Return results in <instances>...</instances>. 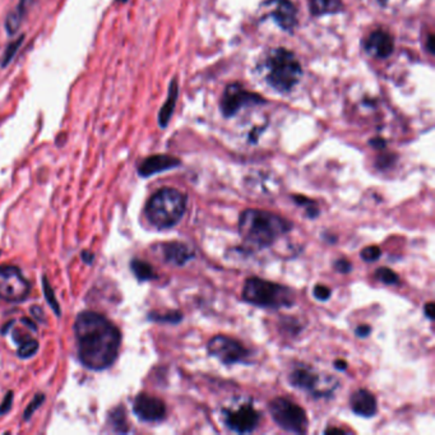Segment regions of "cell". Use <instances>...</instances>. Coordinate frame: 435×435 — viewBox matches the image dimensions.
Listing matches in <instances>:
<instances>
[{
  "label": "cell",
  "mask_w": 435,
  "mask_h": 435,
  "mask_svg": "<svg viewBox=\"0 0 435 435\" xmlns=\"http://www.w3.org/2000/svg\"><path fill=\"white\" fill-rule=\"evenodd\" d=\"M78 357L86 368L103 370L118 356L121 334L108 318L95 311H83L74 323Z\"/></svg>",
  "instance_id": "cell-1"
},
{
  "label": "cell",
  "mask_w": 435,
  "mask_h": 435,
  "mask_svg": "<svg viewBox=\"0 0 435 435\" xmlns=\"http://www.w3.org/2000/svg\"><path fill=\"white\" fill-rule=\"evenodd\" d=\"M291 229L286 219L262 209H246L239 219V234L249 251L270 248Z\"/></svg>",
  "instance_id": "cell-2"
},
{
  "label": "cell",
  "mask_w": 435,
  "mask_h": 435,
  "mask_svg": "<svg viewBox=\"0 0 435 435\" xmlns=\"http://www.w3.org/2000/svg\"><path fill=\"white\" fill-rule=\"evenodd\" d=\"M186 209V196L174 188L156 192L146 206V216L156 229L174 228L183 219Z\"/></svg>",
  "instance_id": "cell-3"
},
{
  "label": "cell",
  "mask_w": 435,
  "mask_h": 435,
  "mask_svg": "<svg viewBox=\"0 0 435 435\" xmlns=\"http://www.w3.org/2000/svg\"><path fill=\"white\" fill-rule=\"evenodd\" d=\"M243 299L251 305L271 309L290 308L295 302V295L291 288L259 277H251L245 281Z\"/></svg>",
  "instance_id": "cell-4"
},
{
  "label": "cell",
  "mask_w": 435,
  "mask_h": 435,
  "mask_svg": "<svg viewBox=\"0 0 435 435\" xmlns=\"http://www.w3.org/2000/svg\"><path fill=\"white\" fill-rule=\"evenodd\" d=\"M267 80L273 89L288 92L295 87L302 78V67L295 55L286 49H276L267 59Z\"/></svg>",
  "instance_id": "cell-5"
},
{
  "label": "cell",
  "mask_w": 435,
  "mask_h": 435,
  "mask_svg": "<svg viewBox=\"0 0 435 435\" xmlns=\"http://www.w3.org/2000/svg\"><path fill=\"white\" fill-rule=\"evenodd\" d=\"M268 410L273 421L288 433L304 434L308 430V416L305 410L294 402L277 397L270 402Z\"/></svg>",
  "instance_id": "cell-6"
},
{
  "label": "cell",
  "mask_w": 435,
  "mask_h": 435,
  "mask_svg": "<svg viewBox=\"0 0 435 435\" xmlns=\"http://www.w3.org/2000/svg\"><path fill=\"white\" fill-rule=\"evenodd\" d=\"M30 288L29 281L18 267H0V299L9 302H22L30 294Z\"/></svg>",
  "instance_id": "cell-7"
},
{
  "label": "cell",
  "mask_w": 435,
  "mask_h": 435,
  "mask_svg": "<svg viewBox=\"0 0 435 435\" xmlns=\"http://www.w3.org/2000/svg\"><path fill=\"white\" fill-rule=\"evenodd\" d=\"M207 350L208 354L225 365L244 362L251 355L249 350H246L239 341L223 334H217L209 339Z\"/></svg>",
  "instance_id": "cell-8"
},
{
  "label": "cell",
  "mask_w": 435,
  "mask_h": 435,
  "mask_svg": "<svg viewBox=\"0 0 435 435\" xmlns=\"http://www.w3.org/2000/svg\"><path fill=\"white\" fill-rule=\"evenodd\" d=\"M222 413L225 425L237 434H249L254 432L260 421V413L251 404H243L233 408H225Z\"/></svg>",
  "instance_id": "cell-9"
},
{
  "label": "cell",
  "mask_w": 435,
  "mask_h": 435,
  "mask_svg": "<svg viewBox=\"0 0 435 435\" xmlns=\"http://www.w3.org/2000/svg\"><path fill=\"white\" fill-rule=\"evenodd\" d=\"M263 103V98L256 95V94H251L243 89V86L240 84H231L228 87V89L225 91V95L222 97L221 100V110L222 114L229 118V117H234L237 111L240 110L244 106L246 105H254V103Z\"/></svg>",
  "instance_id": "cell-10"
},
{
  "label": "cell",
  "mask_w": 435,
  "mask_h": 435,
  "mask_svg": "<svg viewBox=\"0 0 435 435\" xmlns=\"http://www.w3.org/2000/svg\"><path fill=\"white\" fill-rule=\"evenodd\" d=\"M133 411L137 418L146 422H158L166 416V406L163 399L140 393L134 399Z\"/></svg>",
  "instance_id": "cell-11"
},
{
  "label": "cell",
  "mask_w": 435,
  "mask_h": 435,
  "mask_svg": "<svg viewBox=\"0 0 435 435\" xmlns=\"http://www.w3.org/2000/svg\"><path fill=\"white\" fill-rule=\"evenodd\" d=\"M288 381L293 387L310 392L316 397H323L327 395L320 388L322 378L318 376L317 373L309 367L302 365V367L294 369L288 376Z\"/></svg>",
  "instance_id": "cell-12"
},
{
  "label": "cell",
  "mask_w": 435,
  "mask_h": 435,
  "mask_svg": "<svg viewBox=\"0 0 435 435\" xmlns=\"http://www.w3.org/2000/svg\"><path fill=\"white\" fill-rule=\"evenodd\" d=\"M180 160L169 155H155L149 156L143 163H140L138 168V174L142 177H148L168 171V170L175 169L180 166Z\"/></svg>",
  "instance_id": "cell-13"
},
{
  "label": "cell",
  "mask_w": 435,
  "mask_h": 435,
  "mask_svg": "<svg viewBox=\"0 0 435 435\" xmlns=\"http://www.w3.org/2000/svg\"><path fill=\"white\" fill-rule=\"evenodd\" d=\"M350 405L355 415L362 418H373L378 410L376 396L368 390H357L350 397Z\"/></svg>",
  "instance_id": "cell-14"
},
{
  "label": "cell",
  "mask_w": 435,
  "mask_h": 435,
  "mask_svg": "<svg viewBox=\"0 0 435 435\" xmlns=\"http://www.w3.org/2000/svg\"><path fill=\"white\" fill-rule=\"evenodd\" d=\"M163 259L175 266H184L194 258V251L184 243L169 242L161 245Z\"/></svg>",
  "instance_id": "cell-15"
},
{
  "label": "cell",
  "mask_w": 435,
  "mask_h": 435,
  "mask_svg": "<svg viewBox=\"0 0 435 435\" xmlns=\"http://www.w3.org/2000/svg\"><path fill=\"white\" fill-rule=\"evenodd\" d=\"M273 1L272 15L274 21L280 24L283 30H294L296 26V9L294 4L288 0H271Z\"/></svg>",
  "instance_id": "cell-16"
},
{
  "label": "cell",
  "mask_w": 435,
  "mask_h": 435,
  "mask_svg": "<svg viewBox=\"0 0 435 435\" xmlns=\"http://www.w3.org/2000/svg\"><path fill=\"white\" fill-rule=\"evenodd\" d=\"M393 47L392 37L384 31L373 32L367 41V50L376 58H388L393 52Z\"/></svg>",
  "instance_id": "cell-17"
},
{
  "label": "cell",
  "mask_w": 435,
  "mask_h": 435,
  "mask_svg": "<svg viewBox=\"0 0 435 435\" xmlns=\"http://www.w3.org/2000/svg\"><path fill=\"white\" fill-rule=\"evenodd\" d=\"M177 96H179V87L175 80L170 83L169 96L166 103L163 106V109L160 110L158 114V124L161 128H165L169 124L170 119L172 117V112L175 110V105H177Z\"/></svg>",
  "instance_id": "cell-18"
},
{
  "label": "cell",
  "mask_w": 435,
  "mask_h": 435,
  "mask_svg": "<svg viewBox=\"0 0 435 435\" xmlns=\"http://www.w3.org/2000/svg\"><path fill=\"white\" fill-rule=\"evenodd\" d=\"M341 0H311L310 10L311 15H323L328 13H337L341 10Z\"/></svg>",
  "instance_id": "cell-19"
},
{
  "label": "cell",
  "mask_w": 435,
  "mask_h": 435,
  "mask_svg": "<svg viewBox=\"0 0 435 435\" xmlns=\"http://www.w3.org/2000/svg\"><path fill=\"white\" fill-rule=\"evenodd\" d=\"M131 268L133 271L134 276L142 281H151L157 279V274H156L154 267L151 266L149 263H147L146 260H142V259H133L132 263H131Z\"/></svg>",
  "instance_id": "cell-20"
},
{
  "label": "cell",
  "mask_w": 435,
  "mask_h": 435,
  "mask_svg": "<svg viewBox=\"0 0 435 435\" xmlns=\"http://www.w3.org/2000/svg\"><path fill=\"white\" fill-rule=\"evenodd\" d=\"M293 200H294V202H295L297 206L304 207V208H305V214H307V217L310 219V220L317 219L319 214H320L319 207H318V203L316 200H309V198H307V197H304V196H294Z\"/></svg>",
  "instance_id": "cell-21"
},
{
  "label": "cell",
  "mask_w": 435,
  "mask_h": 435,
  "mask_svg": "<svg viewBox=\"0 0 435 435\" xmlns=\"http://www.w3.org/2000/svg\"><path fill=\"white\" fill-rule=\"evenodd\" d=\"M149 319L151 320H154V322H158V323H171V325H177L179 322H182L183 320V314H182V311H177V310H174V311H168V313H156V311H152L151 314H149Z\"/></svg>",
  "instance_id": "cell-22"
},
{
  "label": "cell",
  "mask_w": 435,
  "mask_h": 435,
  "mask_svg": "<svg viewBox=\"0 0 435 435\" xmlns=\"http://www.w3.org/2000/svg\"><path fill=\"white\" fill-rule=\"evenodd\" d=\"M111 424L115 432L126 433L128 432V422H126V410L123 407H118L110 415Z\"/></svg>",
  "instance_id": "cell-23"
},
{
  "label": "cell",
  "mask_w": 435,
  "mask_h": 435,
  "mask_svg": "<svg viewBox=\"0 0 435 435\" xmlns=\"http://www.w3.org/2000/svg\"><path fill=\"white\" fill-rule=\"evenodd\" d=\"M376 279L385 285H397L399 282V274L387 267H381L376 270Z\"/></svg>",
  "instance_id": "cell-24"
},
{
  "label": "cell",
  "mask_w": 435,
  "mask_h": 435,
  "mask_svg": "<svg viewBox=\"0 0 435 435\" xmlns=\"http://www.w3.org/2000/svg\"><path fill=\"white\" fill-rule=\"evenodd\" d=\"M37 350H38V344H37L36 339H26V341H23L22 344H20L18 356L21 359H29L31 356L36 354Z\"/></svg>",
  "instance_id": "cell-25"
},
{
  "label": "cell",
  "mask_w": 435,
  "mask_h": 435,
  "mask_svg": "<svg viewBox=\"0 0 435 435\" xmlns=\"http://www.w3.org/2000/svg\"><path fill=\"white\" fill-rule=\"evenodd\" d=\"M23 38H24V36H21L17 41L12 43V44L8 46L7 50H6L4 55H3V58L0 60V66H1V67H7L8 64L15 58V52H18L20 46L22 44Z\"/></svg>",
  "instance_id": "cell-26"
},
{
  "label": "cell",
  "mask_w": 435,
  "mask_h": 435,
  "mask_svg": "<svg viewBox=\"0 0 435 435\" xmlns=\"http://www.w3.org/2000/svg\"><path fill=\"white\" fill-rule=\"evenodd\" d=\"M43 285H44V294L45 297H46V300L49 302V305L52 307V309L55 311V314H57V316H60L59 304H58V300H57L55 294H54V290H52V286L49 285V282L46 280V277L43 279Z\"/></svg>",
  "instance_id": "cell-27"
},
{
  "label": "cell",
  "mask_w": 435,
  "mask_h": 435,
  "mask_svg": "<svg viewBox=\"0 0 435 435\" xmlns=\"http://www.w3.org/2000/svg\"><path fill=\"white\" fill-rule=\"evenodd\" d=\"M360 257H362V260H365L368 263H373L382 257V251L378 245H370V246H367L362 249Z\"/></svg>",
  "instance_id": "cell-28"
},
{
  "label": "cell",
  "mask_w": 435,
  "mask_h": 435,
  "mask_svg": "<svg viewBox=\"0 0 435 435\" xmlns=\"http://www.w3.org/2000/svg\"><path fill=\"white\" fill-rule=\"evenodd\" d=\"M21 22H22V17L18 15L17 12L9 13V15L7 17V21H6V29H7L8 34H9V35L15 34V32L18 31V29H20Z\"/></svg>",
  "instance_id": "cell-29"
},
{
  "label": "cell",
  "mask_w": 435,
  "mask_h": 435,
  "mask_svg": "<svg viewBox=\"0 0 435 435\" xmlns=\"http://www.w3.org/2000/svg\"><path fill=\"white\" fill-rule=\"evenodd\" d=\"M44 395H43V393H37L34 401L31 402L30 406H29V407L26 408V411H24V420H29L31 416L34 415V413L36 411L37 408L44 404Z\"/></svg>",
  "instance_id": "cell-30"
},
{
  "label": "cell",
  "mask_w": 435,
  "mask_h": 435,
  "mask_svg": "<svg viewBox=\"0 0 435 435\" xmlns=\"http://www.w3.org/2000/svg\"><path fill=\"white\" fill-rule=\"evenodd\" d=\"M313 295L319 302H327L332 295V291L325 285H316V288L313 290Z\"/></svg>",
  "instance_id": "cell-31"
},
{
  "label": "cell",
  "mask_w": 435,
  "mask_h": 435,
  "mask_svg": "<svg viewBox=\"0 0 435 435\" xmlns=\"http://www.w3.org/2000/svg\"><path fill=\"white\" fill-rule=\"evenodd\" d=\"M334 270L339 273H345V274H347V273H350L353 271V265H351L347 259H337V260L334 262Z\"/></svg>",
  "instance_id": "cell-32"
},
{
  "label": "cell",
  "mask_w": 435,
  "mask_h": 435,
  "mask_svg": "<svg viewBox=\"0 0 435 435\" xmlns=\"http://www.w3.org/2000/svg\"><path fill=\"white\" fill-rule=\"evenodd\" d=\"M35 1H36V0H21L20 4H18V7L15 8V12H17V13L23 18L24 15L29 12V9L35 4Z\"/></svg>",
  "instance_id": "cell-33"
},
{
  "label": "cell",
  "mask_w": 435,
  "mask_h": 435,
  "mask_svg": "<svg viewBox=\"0 0 435 435\" xmlns=\"http://www.w3.org/2000/svg\"><path fill=\"white\" fill-rule=\"evenodd\" d=\"M12 402H13V392H8L6 399H3L0 405V415L7 413L12 408Z\"/></svg>",
  "instance_id": "cell-34"
},
{
  "label": "cell",
  "mask_w": 435,
  "mask_h": 435,
  "mask_svg": "<svg viewBox=\"0 0 435 435\" xmlns=\"http://www.w3.org/2000/svg\"><path fill=\"white\" fill-rule=\"evenodd\" d=\"M370 333H371V327L368 325H359V327L356 328V331H355V334H356L357 337H360V339L368 337V336H370Z\"/></svg>",
  "instance_id": "cell-35"
},
{
  "label": "cell",
  "mask_w": 435,
  "mask_h": 435,
  "mask_svg": "<svg viewBox=\"0 0 435 435\" xmlns=\"http://www.w3.org/2000/svg\"><path fill=\"white\" fill-rule=\"evenodd\" d=\"M424 313H425V316L430 320H433L434 319V313H435V305L434 302H428L425 307H424Z\"/></svg>",
  "instance_id": "cell-36"
},
{
  "label": "cell",
  "mask_w": 435,
  "mask_h": 435,
  "mask_svg": "<svg viewBox=\"0 0 435 435\" xmlns=\"http://www.w3.org/2000/svg\"><path fill=\"white\" fill-rule=\"evenodd\" d=\"M22 322H23V325L30 328L31 331H34V332H36L37 327H36V325L34 323V320H31V319H29V318H23Z\"/></svg>",
  "instance_id": "cell-37"
},
{
  "label": "cell",
  "mask_w": 435,
  "mask_h": 435,
  "mask_svg": "<svg viewBox=\"0 0 435 435\" xmlns=\"http://www.w3.org/2000/svg\"><path fill=\"white\" fill-rule=\"evenodd\" d=\"M94 254H91L89 251H83L82 253V259H83V262H86V263H92V260H94Z\"/></svg>",
  "instance_id": "cell-38"
},
{
  "label": "cell",
  "mask_w": 435,
  "mask_h": 435,
  "mask_svg": "<svg viewBox=\"0 0 435 435\" xmlns=\"http://www.w3.org/2000/svg\"><path fill=\"white\" fill-rule=\"evenodd\" d=\"M334 368L339 370V371H344L347 369V362L345 360H336L334 362Z\"/></svg>",
  "instance_id": "cell-39"
},
{
  "label": "cell",
  "mask_w": 435,
  "mask_h": 435,
  "mask_svg": "<svg viewBox=\"0 0 435 435\" xmlns=\"http://www.w3.org/2000/svg\"><path fill=\"white\" fill-rule=\"evenodd\" d=\"M333 433H341V434H346V432L344 429L339 428H328L325 429V434H333Z\"/></svg>",
  "instance_id": "cell-40"
},
{
  "label": "cell",
  "mask_w": 435,
  "mask_h": 435,
  "mask_svg": "<svg viewBox=\"0 0 435 435\" xmlns=\"http://www.w3.org/2000/svg\"><path fill=\"white\" fill-rule=\"evenodd\" d=\"M31 311H32V314H34L35 317L38 318L40 320H43V318H44V314L41 316V313H43V310L40 309L38 307H34V308H31Z\"/></svg>",
  "instance_id": "cell-41"
},
{
  "label": "cell",
  "mask_w": 435,
  "mask_h": 435,
  "mask_svg": "<svg viewBox=\"0 0 435 435\" xmlns=\"http://www.w3.org/2000/svg\"><path fill=\"white\" fill-rule=\"evenodd\" d=\"M371 146H374L376 148H384L385 147V140H374L370 142Z\"/></svg>",
  "instance_id": "cell-42"
},
{
  "label": "cell",
  "mask_w": 435,
  "mask_h": 435,
  "mask_svg": "<svg viewBox=\"0 0 435 435\" xmlns=\"http://www.w3.org/2000/svg\"><path fill=\"white\" fill-rule=\"evenodd\" d=\"M428 47L430 54H434V36H433V35H430V36H429Z\"/></svg>",
  "instance_id": "cell-43"
},
{
  "label": "cell",
  "mask_w": 435,
  "mask_h": 435,
  "mask_svg": "<svg viewBox=\"0 0 435 435\" xmlns=\"http://www.w3.org/2000/svg\"><path fill=\"white\" fill-rule=\"evenodd\" d=\"M120 3H126V0H118Z\"/></svg>",
  "instance_id": "cell-44"
},
{
  "label": "cell",
  "mask_w": 435,
  "mask_h": 435,
  "mask_svg": "<svg viewBox=\"0 0 435 435\" xmlns=\"http://www.w3.org/2000/svg\"><path fill=\"white\" fill-rule=\"evenodd\" d=\"M381 1H382V3H384V1H385V0H381Z\"/></svg>",
  "instance_id": "cell-45"
}]
</instances>
